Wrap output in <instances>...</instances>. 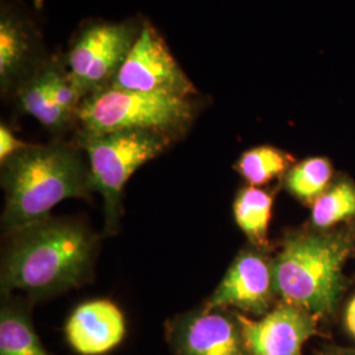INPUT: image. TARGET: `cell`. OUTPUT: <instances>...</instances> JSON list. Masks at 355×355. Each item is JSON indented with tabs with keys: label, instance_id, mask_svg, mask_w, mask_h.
<instances>
[{
	"label": "cell",
	"instance_id": "1",
	"mask_svg": "<svg viewBox=\"0 0 355 355\" xmlns=\"http://www.w3.org/2000/svg\"><path fill=\"white\" fill-rule=\"evenodd\" d=\"M96 239L86 225L45 218L13 233L1 263L3 293L45 296L82 283L89 272Z\"/></svg>",
	"mask_w": 355,
	"mask_h": 355
},
{
	"label": "cell",
	"instance_id": "2",
	"mask_svg": "<svg viewBox=\"0 0 355 355\" xmlns=\"http://www.w3.org/2000/svg\"><path fill=\"white\" fill-rule=\"evenodd\" d=\"M82 150L64 142L28 145L1 167L6 193L3 228L16 233L49 217V212L70 198H89L92 192L89 167Z\"/></svg>",
	"mask_w": 355,
	"mask_h": 355
},
{
	"label": "cell",
	"instance_id": "3",
	"mask_svg": "<svg viewBox=\"0 0 355 355\" xmlns=\"http://www.w3.org/2000/svg\"><path fill=\"white\" fill-rule=\"evenodd\" d=\"M352 240L345 233H297L272 259L274 288L282 303L315 318L330 315L343 287V265Z\"/></svg>",
	"mask_w": 355,
	"mask_h": 355
},
{
	"label": "cell",
	"instance_id": "4",
	"mask_svg": "<svg viewBox=\"0 0 355 355\" xmlns=\"http://www.w3.org/2000/svg\"><path fill=\"white\" fill-rule=\"evenodd\" d=\"M198 108L195 98L108 87L83 99L78 111V133L149 130L175 142L190 130Z\"/></svg>",
	"mask_w": 355,
	"mask_h": 355
},
{
	"label": "cell",
	"instance_id": "5",
	"mask_svg": "<svg viewBox=\"0 0 355 355\" xmlns=\"http://www.w3.org/2000/svg\"><path fill=\"white\" fill-rule=\"evenodd\" d=\"M76 144L87 155L92 190L103 196L105 228L112 233L119 225L121 195L129 178L174 141L149 130H117L96 136L76 133Z\"/></svg>",
	"mask_w": 355,
	"mask_h": 355
},
{
	"label": "cell",
	"instance_id": "6",
	"mask_svg": "<svg viewBox=\"0 0 355 355\" xmlns=\"http://www.w3.org/2000/svg\"><path fill=\"white\" fill-rule=\"evenodd\" d=\"M145 19L94 20L71 40L64 61L82 98L108 89L140 36Z\"/></svg>",
	"mask_w": 355,
	"mask_h": 355
},
{
	"label": "cell",
	"instance_id": "7",
	"mask_svg": "<svg viewBox=\"0 0 355 355\" xmlns=\"http://www.w3.org/2000/svg\"><path fill=\"white\" fill-rule=\"evenodd\" d=\"M114 89L195 98L199 91L149 20L114 76Z\"/></svg>",
	"mask_w": 355,
	"mask_h": 355
},
{
	"label": "cell",
	"instance_id": "8",
	"mask_svg": "<svg viewBox=\"0 0 355 355\" xmlns=\"http://www.w3.org/2000/svg\"><path fill=\"white\" fill-rule=\"evenodd\" d=\"M166 337L177 355H249L237 313L228 309L180 315L167 324Z\"/></svg>",
	"mask_w": 355,
	"mask_h": 355
},
{
	"label": "cell",
	"instance_id": "9",
	"mask_svg": "<svg viewBox=\"0 0 355 355\" xmlns=\"http://www.w3.org/2000/svg\"><path fill=\"white\" fill-rule=\"evenodd\" d=\"M275 295L272 261L258 248L245 249L236 257L204 308H234L242 315L261 318L271 311Z\"/></svg>",
	"mask_w": 355,
	"mask_h": 355
},
{
	"label": "cell",
	"instance_id": "10",
	"mask_svg": "<svg viewBox=\"0 0 355 355\" xmlns=\"http://www.w3.org/2000/svg\"><path fill=\"white\" fill-rule=\"evenodd\" d=\"M49 57L35 23L24 13L3 4L0 11L1 95L13 96L23 83L46 64Z\"/></svg>",
	"mask_w": 355,
	"mask_h": 355
},
{
	"label": "cell",
	"instance_id": "11",
	"mask_svg": "<svg viewBox=\"0 0 355 355\" xmlns=\"http://www.w3.org/2000/svg\"><path fill=\"white\" fill-rule=\"evenodd\" d=\"M236 313L249 355H303L305 343L318 331V318L286 303L258 320Z\"/></svg>",
	"mask_w": 355,
	"mask_h": 355
},
{
	"label": "cell",
	"instance_id": "12",
	"mask_svg": "<svg viewBox=\"0 0 355 355\" xmlns=\"http://www.w3.org/2000/svg\"><path fill=\"white\" fill-rule=\"evenodd\" d=\"M125 330V318L117 305L110 300H92L73 311L64 334L78 354L103 355L123 343Z\"/></svg>",
	"mask_w": 355,
	"mask_h": 355
},
{
	"label": "cell",
	"instance_id": "13",
	"mask_svg": "<svg viewBox=\"0 0 355 355\" xmlns=\"http://www.w3.org/2000/svg\"><path fill=\"white\" fill-rule=\"evenodd\" d=\"M45 66V64H44ZM44 66L15 92L13 98L19 108L35 117L42 127L51 133L60 135L76 124V119L66 114L51 99Z\"/></svg>",
	"mask_w": 355,
	"mask_h": 355
},
{
	"label": "cell",
	"instance_id": "14",
	"mask_svg": "<svg viewBox=\"0 0 355 355\" xmlns=\"http://www.w3.org/2000/svg\"><path fill=\"white\" fill-rule=\"evenodd\" d=\"M0 355H51L33 328L26 306L16 302L1 305Z\"/></svg>",
	"mask_w": 355,
	"mask_h": 355
},
{
	"label": "cell",
	"instance_id": "15",
	"mask_svg": "<svg viewBox=\"0 0 355 355\" xmlns=\"http://www.w3.org/2000/svg\"><path fill=\"white\" fill-rule=\"evenodd\" d=\"M272 196L258 187H246L239 192L233 214L239 228L257 248H266L271 220Z\"/></svg>",
	"mask_w": 355,
	"mask_h": 355
},
{
	"label": "cell",
	"instance_id": "16",
	"mask_svg": "<svg viewBox=\"0 0 355 355\" xmlns=\"http://www.w3.org/2000/svg\"><path fill=\"white\" fill-rule=\"evenodd\" d=\"M293 162L295 158L290 153L271 145H261L242 153L236 170L252 187H259L286 175Z\"/></svg>",
	"mask_w": 355,
	"mask_h": 355
},
{
	"label": "cell",
	"instance_id": "17",
	"mask_svg": "<svg viewBox=\"0 0 355 355\" xmlns=\"http://www.w3.org/2000/svg\"><path fill=\"white\" fill-rule=\"evenodd\" d=\"M331 175L333 166L328 158L309 157L292 166L284 175V184L296 199L315 203L328 189Z\"/></svg>",
	"mask_w": 355,
	"mask_h": 355
},
{
	"label": "cell",
	"instance_id": "18",
	"mask_svg": "<svg viewBox=\"0 0 355 355\" xmlns=\"http://www.w3.org/2000/svg\"><path fill=\"white\" fill-rule=\"evenodd\" d=\"M353 217H355V184L343 179L325 191L312 208L313 227L320 230L331 228Z\"/></svg>",
	"mask_w": 355,
	"mask_h": 355
},
{
	"label": "cell",
	"instance_id": "19",
	"mask_svg": "<svg viewBox=\"0 0 355 355\" xmlns=\"http://www.w3.org/2000/svg\"><path fill=\"white\" fill-rule=\"evenodd\" d=\"M28 145L29 144L19 140L7 125H4V124L0 125V162H1V165L16 153L26 149Z\"/></svg>",
	"mask_w": 355,
	"mask_h": 355
},
{
	"label": "cell",
	"instance_id": "20",
	"mask_svg": "<svg viewBox=\"0 0 355 355\" xmlns=\"http://www.w3.org/2000/svg\"><path fill=\"white\" fill-rule=\"evenodd\" d=\"M345 327L355 340V296L349 302L345 311Z\"/></svg>",
	"mask_w": 355,
	"mask_h": 355
},
{
	"label": "cell",
	"instance_id": "21",
	"mask_svg": "<svg viewBox=\"0 0 355 355\" xmlns=\"http://www.w3.org/2000/svg\"><path fill=\"white\" fill-rule=\"evenodd\" d=\"M328 355H355V350L340 349V347H331Z\"/></svg>",
	"mask_w": 355,
	"mask_h": 355
},
{
	"label": "cell",
	"instance_id": "22",
	"mask_svg": "<svg viewBox=\"0 0 355 355\" xmlns=\"http://www.w3.org/2000/svg\"><path fill=\"white\" fill-rule=\"evenodd\" d=\"M32 3L37 10H41L44 7V0H32Z\"/></svg>",
	"mask_w": 355,
	"mask_h": 355
}]
</instances>
